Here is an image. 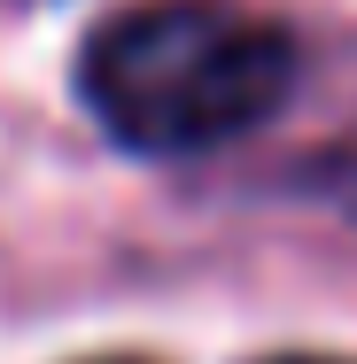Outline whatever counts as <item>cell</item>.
I'll return each instance as SVG.
<instances>
[{
    "mask_svg": "<svg viewBox=\"0 0 357 364\" xmlns=\"http://www.w3.org/2000/svg\"><path fill=\"white\" fill-rule=\"evenodd\" d=\"M264 364H357V357H264Z\"/></svg>",
    "mask_w": 357,
    "mask_h": 364,
    "instance_id": "cell-3",
    "label": "cell"
},
{
    "mask_svg": "<svg viewBox=\"0 0 357 364\" xmlns=\"http://www.w3.org/2000/svg\"><path fill=\"white\" fill-rule=\"evenodd\" d=\"M311 194H326L342 218H357V155H326V163H311Z\"/></svg>",
    "mask_w": 357,
    "mask_h": 364,
    "instance_id": "cell-2",
    "label": "cell"
},
{
    "mask_svg": "<svg viewBox=\"0 0 357 364\" xmlns=\"http://www.w3.org/2000/svg\"><path fill=\"white\" fill-rule=\"evenodd\" d=\"M78 101L125 155H210L272 124L303 85V39L241 0H133L78 47Z\"/></svg>",
    "mask_w": 357,
    "mask_h": 364,
    "instance_id": "cell-1",
    "label": "cell"
},
{
    "mask_svg": "<svg viewBox=\"0 0 357 364\" xmlns=\"http://www.w3.org/2000/svg\"><path fill=\"white\" fill-rule=\"evenodd\" d=\"M86 364H148V357H86Z\"/></svg>",
    "mask_w": 357,
    "mask_h": 364,
    "instance_id": "cell-4",
    "label": "cell"
}]
</instances>
